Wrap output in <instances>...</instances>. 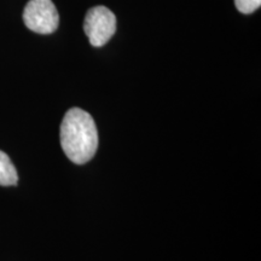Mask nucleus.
Wrapping results in <instances>:
<instances>
[{
	"label": "nucleus",
	"mask_w": 261,
	"mask_h": 261,
	"mask_svg": "<svg viewBox=\"0 0 261 261\" xmlns=\"http://www.w3.org/2000/svg\"><path fill=\"white\" fill-rule=\"evenodd\" d=\"M61 145L71 162L85 165L98 149V130L94 120L80 108H71L61 123Z\"/></svg>",
	"instance_id": "nucleus-1"
},
{
	"label": "nucleus",
	"mask_w": 261,
	"mask_h": 261,
	"mask_svg": "<svg viewBox=\"0 0 261 261\" xmlns=\"http://www.w3.org/2000/svg\"><path fill=\"white\" fill-rule=\"evenodd\" d=\"M84 31L92 46H104L116 32L115 15L106 6L90 9L85 17Z\"/></svg>",
	"instance_id": "nucleus-2"
},
{
	"label": "nucleus",
	"mask_w": 261,
	"mask_h": 261,
	"mask_svg": "<svg viewBox=\"0 0 261 261\" xmlns=\"http://www.w3.org/2000/svg\"><path fill=\"white\" fill-rule=\"evenodd\" d=\"M23 21L32 32L51 34L58 28L60 15L51 0H31L24 8Z\"/></svg>",
	"instance_id": "nucleus-3"
},
{
	"label": "nucleus",
	"mask_w": 261,
	"mask_h": 261,
	"mask_svg": "<svg viewBox=\"0 0 261 261\" xmlns=\"http://www.w3.org/2000/svg\"><path fill=\"white\" fill-rule=\"evenodd\" d=\"M18 181V174L14 163L4 151L0 150V185L14 187Z\"/></svg>",
	"instance_id": "nucleus-4"
},
{
	"label": "nucleus",
	"mask_w": 261,
	"mask_h": 261,
	"mask_svg": "<svg viewBox=\"0 0 261 261\" xmlns=\"http://www.w3.org/2000/svg\"><path fill=\"white\" fill-rule=\"evenodd\" d=\"M234 5L242 14H252L260 8L261 0H234Z\"/></svg>",
	"instance_id": "nucleus-5"
}]
</instances>
